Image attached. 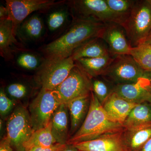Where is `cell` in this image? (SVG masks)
Segmentation results:
<instances>
[{"label":"cell","instance_id":"6da1fadb","mask_svg":"<svg viewBox=\"0 0 151 151\" xmlns=\"http://www.w3.org/2000/svg\"><path fill=\"white\" fill-rule=\"evenodd\" d=\"M105 24L91 19L77 18L64 34L42 49L46 59L70 57L86 41L100 38Z\"/></svg>","mask_w":151,"mask_h":151},{"label":"cell","instance_id":"7a4b0ae2","mask_svg":"<svg viewBox=\"0 0 151 151\" xmlns=\"http://www.w3.org/2000/svg\"><path fill=\"white\" fill-rule=\"evenodd\" d=\"M122 124L113 121L103 109L93 92L89 111L79 129L68 139L67 145L92 140L102 135L120 132L124 129Z\"/></svg>","mask_w":151,"mask_h":151},{"label":"cell","instance_id":"3957f363","mask_svg":"<svg viewBox=\"0 0 151 151\" xmlns=\"http://www.w3.org/2000/svg\"><path fill=\"white\" fill-rule=\"evenodd\" d=\"M122 25L132 47L144 43L151 35V0L136 1Z\"/></svg>","mask_w":151,"mask_h":151},{"label":"cell","instance_id":"277c9868","mask_svg":"<svg viewBox=\"0 0 151 151\" xmlns=\"http://www.w3.org/2000/svg\"><path fill=\"white\" fill-rule=\"evenodd\" d=\"M34 132L29 111L22 106L17 107L9 117L6 135L4 138L15 151H25L24 145Z\"/></svg>","mask_w":151,"mask_h":151},{"label":"cell","instance_id":"5b68a950","mask_svg":"<svg viewBox=\"0 0 151 151\" xmlns=\"http://www.w3.org/2000/svg\"><path fill=\"white\" fill-rule=\"evenodd\" d=\"M54 91L61 103L67 104L91 94L92 78L76 64L67 78Z\"/></svg>","mask_w":151,"mask_h":151},{"label":"cell","instance_id":"8992f818","mask_svg":"<svg viewBox=\"0 0 151 151\" xmlns=\"http://www.w3.org/2000/svg\"><path fill=\"white\" fill-rule=\"evenodd\" d=\"M145 71L130 55L115 56L101 76L115 84H129L144 76Z\"/></svg>","mask_w":151,"mask_h":151},{"label":"cell","instance_id":"52a82bcc","mask_svg":"<svg viewBox=\"0 0 151 151\" xmlns=\"http://www.w3.org/2000/svg\"><path fill=\"white\" fill-rule=\"evenodd\" d=\"M61 104L54 90L41 88L29 107L34 132L49 124L53 113Z\"/></svg>","mask_w":151,"mask_h":151},{"label":"cell","instance_id":"ba28073f","mask_svg":"<svg viewBox=\"0 0 151 151\" xmlns=\"http://www.w3.org/2000/svg\"><path fill=\"white\" fill-rule=\"evenodd\" d=\"M75 65L71 56L46 59L41 64L37 76L42 88L54 90L67 78Z\"/></svg>","mask_w":151,"mask_h":151},{"label":"cell","instance_id":"9c48e42d","mask_svg":"<svg viewBox=\"0 0 151 151\" xmlns=\"http://www.w3.org/2000/svg\"><path fill=\"white\" fill-rule=\"evenodd\" d=\"M70 5L78 17L91 19L107 24L116 23L122 25V19L111 10L105 0H75Z\"/></svg>","mask_w":151,"mask_h":151},{"label":"cell","instance_id":"30bf717a","mask_svg":"<svg viewBox=\"0 0 151 151\" xmlns=\"http://www.w3.org/2000/svg\"><path fill=\"white\" fill-rule=\"evenodd\" d=\"M6 1L8 19L12 23L16 35L19 27L31 14L36 11L46 10L63 2H55L54 0H6Z\"/></svg>","mask_w":151,"mask_h":151},{"label":"cell","instance_id":"8fae6325","mask_svg":"<svg viewBox=\"0 0 151 151\" xmlns=\"http://www.w3.org/2000/svg\"><path fill=\"white\" fill-rule=\"evenodd\" d=\"M100 38L106 44L113 56L130 55L132 47L122 25L116 23L105 24Z\"/></svg>","mask_w":151,"mask_h":151},{"label":"cell","instance_id":"7c38bea8","mask_svg":"<svg viewBox=\"0 0 151 151\" xmlns=\"http://www.w3.org/2000/svg\"><path fill=\"white\" fill-rule=\"evenodd\" d=\"M112 92L129 102L139 104L147 102L151 96V84L143 76L134 83L115 85Z\"/></svg>","mask_w":151,"mask_h":151},{"label":"cell","instance_id":"4fadbf2b","mask_svg":"<svg viewBox=\"0 0 151 151\" xmlns=\"http://www.w3.org/2000/svg\"><path fill=\"white\" fill-rule=\"evenodd\" d=\"M123 130L73 145L80 151H126L123 141Z\"/></svg>","mask_w":151,"mask_h":151},{"label":"cell","instance_id":"5bb4252c","mask_svg":"<svg viewBox=\"0 0 151 151\" xmlns=\"http://www.w3.org/2000/svg\"><path fill=\"white\" fill-rule=\"evenodd\" d=\"M137 105L124 100L113 92L102 104L108 116L123 125L130 112Z\"/></svg>","mask_w":151,"mask_h":151},{"label":"cell","instance_id":"9a60e30c","mask_svg":"<svg viewBox=\"0 0 151 151\" xmlns=\"http://www.w3.org/2000/svg\"><path fill=\"white\" fill-rule=\"evenodd\" d=\"M123 138L126 151H139L151 138V122L124 128Z\"/></svg>","mask_w":151,"mask_h":151},{"label":"cell","instance_id":"2e32d148","mask_svg":"<svg viewBox=\"0 0 151 151\" xmlns=\"http://www.w3.org/2000/svg\"><path fill=\"white\" fill-rule=\"evenodd\" d=\"M91 95L75 99L66 104L70 119L69 138L79 129L84 122L90 107Z\"/></svg>","mask_w":151,"mask_h":151},{"label":"cell","instance_id":"e0dca14e","mask_svg":"<svg viewBox=\"0 0 151 151\" xmlns=\"http://www.w3.org/2000/svg\"><path fill=\"white\" fill-rule=\"evenodd\" d=\"M68 110L67 105L62 103L52 115L51 131L57 143L65 145L69 138L68 130Z\"/></svg>","mask_w":151,"mask_h":151},{"label":"cell","instance_id":"ac0fdd59","mask_svg":"<svg viewBox=\"0 0 151 151\" xmlns=\"http://www.w3.org/2000/svg\"><path fill=\"white\" fill-rule=\"evenodd\" d=\"M111 54L102 39L96 37L86 41L73 52L71 57L74 61L82 58H94Z\"/></svg>","mask_w":151,"mask_h":151},{"label":"cell","instance_id":"d6986e66","mask_svg":"<svg viewBox=\"0 0 151 151\" xmlns=\"http://www.w3.org/2000/svg\"><path fill=\"white\" fill-rule=\"evenodd\" d=\"M12 23L9 19L0 20V52L6 60L13 58L14 48L18 44Z\"/></svg>","mask_w":151,"mask_h":151},{"label":"cell","instance_id":"ffe728a7","mask_svg":"<svg viewBox=\"0 0 151 151\" xmlns=\"http://www.w3.org/2000/svg\"><path fill=\"white\" fill-rule=\"evenodd\" d=\"M115 57L110 54L94 58H82L75 62L76 65L92 78L102 76Z\"/></svg>","mask_w":151,"mask_h":151},{"label":"cell","instance_id":"44dd1931","mask_svg":"<svg viewBox=\"0 0 151 151\" xmlns=\"http://www.w3.org/2000/svg\"><path fill=\"white\" fill-rule=\"evenodd\" d=\"M51 131V122L46 127L35 131L24 145L25 151L34 147H49L56 144Z\"/></svg>","mask_w":151,"mask_h":151},{"label":"cell","instance_id":"7402d4cb","mask_svg":"<svg viewBox=\"0 0 151 151\" xmlns=\"http://www.w3.org/2000/svg\"><path fill=\"white\" fill-rule=\"evenodd\" d=\"M151 122V105L145 102L133 108L123 124L125 128L137 127Z\"/></svg>","mask_w":151,"mask_h":151},{"label":"cell","instance_id":"603a6c76","mask_svg":"<svg viewBox=\"0 0 151 151\" xmlns=\"http://www.w3.org/2000/svg\"><path fill=\"white\" fill-rule=\"evenodd\" d=\"M130 55L144 71L151 70V45L144 43L131 49Z\"/></svg>","mask_w":151,"mask_h":151},{"label":"cell","instance_id":"cb8c5ba5","mask_svg":"<svg viewBox=\"0 0 151 151\" xmlns=\"http://www.w3.org/2000/svg\"><path fill=\"white\" fill-rule=\"evenodd\" d=\"M21 29L27 37L35 40L39 38L42 35L43 23L40 17L37 15H34L23 22Z\"/></svg>","mask_w":151,"mask_h":151},{"label":"cell","instance_id":"d4e9b609","mask_svg":"<svg viewBox=\"0 0 151 151\" xmlns=\"http://www.w3.org/2000/svg\"><path fill=\"white\" fill-rule=\"evenodd\" d=\"M105 1L111 10L122 19L123 21L122 24L129 15L136 1L133 0H105Z\"/></svg>","mask_w":151,"mask_h":151},{"label":"cell","instance_id":"484cf974","mask_svg":"<svg viewBox=\"0 0 151 151\" xmlns=\"http://www.w3.org/2000/svg\"><path fill=\"white\" fill-rule=\"evenodd\" d=\"M17 62L20 67L28 70H35L41 65L37 56L29 52H23L17 58Z\"/></svg>","mask_w":151,"mask_h":151},{"label":"cell","instance_id":"4316f807","mask_svg":"<svg viewBox=\"0 0 151 151\" xmlns=\"http://www.w3.org/2000/svg\"><path fill=\"white\" fill-rule=\"evenodd\" d=\"M67 18L66 11L59 10L52 12L49 15L47 19L49 29L52 32L59 29L65 23Z\"/></svg>","mask_w":151,"mask_h":151},{"label":"cell","instance_id":"83f0119b","mask_svg":"<svg viewBox=\"0 0 151 151\" xmlns=\"http://www.w3.org/2000/svg\"><path fill=\"white\" fill-rule=\"evenodd\" d=\"M106 82L99 79L92 80V92L94 93L101 104H103L112 93Z\"/></svg>","mask_w":151,"mask_h":151},{"label":"cell","instance_id":"f1b7e54d","mask_svg":"<svg viewBox=\"0 0 151 151\" xmlns=\"http://www.w3.org/2000/svg\"><path fill=\"white\" fill-rule=\"evenodd\" d=\"M7 92L10 95L16 99H22L27 94V87L21 83H14L10 84L7 88Z\"/></svg>","mask_w":151,"mask_h":151},{"label":"cell","instance_id":"f546056e","mask_svg":"<svg viewBox=\"0 0 151 151\" xmlns=\"http://www.w3.org/2000/svg\"><path fill=\"white\" fill-rule=\"evenodd\" d=\"M14 103L7 96L3 89L0 92V113L1 116H5L9 113L13 108Z\"/></svg>","mask_w":151,"mask_h":151},{"label":"cell","instance_id":"4dcf8cb0","mask_svg":"<svg viewBox=\"0 0 151 151\" xmlns=\"http://www.w3.org/2000/svg\"><path fill=\"white\" fill-rule=\"evenodd\" d=\"M66 145L67 144L62 145L56 143L49 147H34L27 151H60L63 150Z\"/></svg>","mask_w":151,"mask_h":151},{"label":"cell","instance_id":"1f68e13d","mask_svg":"<svg viewBox=\"0 0 151 151\" xmlns=\"http://www.w3.org/2000/svg\"><path fill=\"white\" fill-rule=\"evenodd\" d=\"M0 151H14V149L6 140L3 138L0 144Z\"/></svg>","mask_w":151,"mask_h":151},{"label":"cell","instance_id":"d6a6232c","mask_svg":"<svg viewBox=\"0 0 151 151\" xmlns=\"http://www.w3.org/2000/svg\"><path fill=\"white\" fill-rule=\"evenodd\" d=\"M8 11L6 6L1 5L0 7V20L8 19Z\"/></svg>","mask_w":151,"mask_h":151},{"label":"cell","instance_id":"836d02e7","mask_svg":"<svg viewBox=\"0 0 151 151\" xmlns=\"http://www.w3.org/2000/svg\"><path fill=\"white\" fill-rule=\"evenodd\" d=\"M139 151H151V138Z\"/></svg>","mask_w":151,"mask_h":151},{"label":"cell","instance_id":"e575fe53","mask_svg":"<svg viewBox=\"0 0 151 151\" xmlns=\"http://www.w3.org/2000/svg\"><path fill=\"white\" fill-rule=\"evenodd\" d=\"M60 151H80L73 145H67L63 150Z\"/></svg>","mask_w":151,"mask_h":151},{"label":"cell","instance_id":"d590c367","mask_svg":"<svg viewBox=\"0 0 151 151\" xmlns=\"http://www.w3.org/2000/svg\"><path fill=\"white\" fill-rule=\"evenodd\" d=\"M144 77L147 78L150 81L151 86V70L149 71H145L144 75Z\"/></svg>","mask_w":151,"mask_h":151},{"label":"cell","instance_id":"8d00e7d4","mask_svg":"<svg viewBox=\"0 0 151 151\" xmlns=\"http://www.w3.org/2000/svg\"><path fill=\"white\" fill-rule=\"evenodd\" d=\"M144 43H147L151 45V35L147 39V40Z\"/></svg>","mask_w":151,"mask_h":151},{"label":"cell","instance_id":"74e56055","mask_svg":"<svg viewBox=\"0 0 151 151\" xmlns=\"http://www.w3.org/2000/svg\"><path fill=\"white\" fill-rule=\"evenodd\" d=\"M147 102H149L151 105V96L150 97V98H149L148 100H147Z\"/></svg>","mask_w":151,"mask_h":151}]
</instances>
